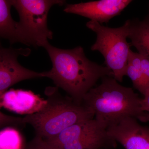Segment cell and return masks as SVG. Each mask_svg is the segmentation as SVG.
Listing matches in <instances>:
<instances>
[{"mask_svg":"<svg viewBox=\"0 0 149 149\" xmlns=\"http://www.w3.org/2000/svg\"><path fill=\"white\" fill-rule=\"evenodd\" d=\"M44 48L52 64L50 70L44 72L45 77L52 80L56 87L66 92L77 103L82 104L84 97L100 78L113 77L112 72L106 66L87 58L80 46L63 49L49 42Z\"/></svg>","mask_w":149,"mask_h":149,"instance_id":"1","label":"cell"},{"mask_svg":"<svg viewBox=\"0 0 149 149\" xmlns=\"http://www.w3.org/2000/svg\"><path fill=\"white\" fill-rule=\"evenodd\" d=\"M82 104L107 127L125 117L149 121V114L143 109L142 99L132 88L120 85L113 77L102 78L100 85L87 93Z\"/></svg>","mask_w":149,"mask_h":149,"instance_id":"2","label":"cell"},{"mask_svg":"<svg viewBox=\"0 0 149 149\" xmlns=\"http://www.w3.org/2000/svg\"><path fill=\"white\" fill-rule=\"evenodd\" d=\"M45 94L47 97L45 106L35 113L22 117L25 124L34 128L35 136L44 140L56 137L75 123L94 118L83 104L63 96L57 87H47Z\"/></svg>","mask_w":149,"mask_h":149,"instance_id":"3","label":"cell"},{"mask_svg":"<svg viewBox=\"0 0 149 149\" xmlns=\"http://www.w3.org/2000/svg\"><path fill=\"white\" fill-rule=\"evenodd\" d=\"M86 26L96 33L95 42L91 50L98 51L103 56L107 67L111 70L113 77L121 82L126 76L130 43L127 42L128 20L123 26L117 28L106 27L97 22L90 20Z\"/></svg>","mask_w":149,"mask_h":149,"instance_id":"4","label":"cell"},{"mask_svg":"<svg viewBox=\"0 0 149 149\" xmlns=\"http://www.w3.org/2000/svg\"><path fill=\"white\" fill-rule=\"evenodd\" d=\"M12 6L18 12L19 31L22 43L44 47L53 38V32L48 28L49 11L54 5H63L60 0H12Z\"/></svg>","mask_w":149,"mask_h":149,"instance_id":"5","label":"cell"},{"mask_svg":"<svg viewBox=\"0 0 149 149\" xmlns=\"http://www.w3.org/2000/svg\"><path fill=\"white\" fill-rule=\"evenodd\" d=\"M107 126L95 118L71 125L46 143L54 149H110L116 142L108 133Z\"/></svg>","mask_w":149,"mask_h":149,"instance_id":"6","label":"cell"},{"mask_svg":"<svg viewBox=\"0 0 149 149\" xmlns=\"http://www.w3.org/2000/svg\"><path fill=\"white\" fill-rule=\"evenodd\" d=\"M29 49L3 47L0 44V94L15 84L23 80L45 77L44 72H35L19 64L18 56H27Z\"/></svg>","mask_w":149,"mask_h":149,"instance_id":"7","label":"cell"},{"mask_svg":"<svg viewBox=\"0 0 149 149\" xmlns=\"http://www.w3.org/2000/svg\"><path fill=\"white\" fill-rule=\"evenodd\" d=\"M130 0H99L67 4L65 12L74 14L90 19L100 24L107 23L111 19L117 16L130 3Z\"/></svg>","mask_w":149,"mask_h":149,"instance_id":"8","label":"cell"},{"mask_svg":"<svg viewBox=\"0 0 149 149\" xmlns=\"http://www.w3.org/2000/svg\"><path fill=\"white\" fill-rule=\"evenodd\" d=\"M107 130L125 149H149V127L141 125L134 118H122L109 126Z\"/></svg>","mask_w":149,"mask_h":149,"instance_id":"9","label":"cell"},{"mask_svg":"<svg viewBox=\"0 0 149 149\" xmlns=\"http://www.w3.org/2000/svg\"><path fill=\"white\" fill-rule=\"evenodd\" d=\"M46 103V100L32 91L10 90L0 94V108L19 114H33L42 109Z\"/></svg>","mask_w":149,"mask_h":149,"instance_id":"10","label":"cell"},{"mask_svg":"<svg viewBox=\"0 0 149 149\" xmlns=\"http://www.w3.org/2000/svg\"><path fill=\"white\" fill-rule=\"evenodd\" d=\"M128 38L131 46L137 49L139 53L149 60V8L148 13L143 20L138 19H128Z\"/></svg>","mask_w":149,"mask_h":149,"instance_id":"11","label":"cell"},{"mask_svg":"<svg viewBox=\"0 0 149 149\" xmlns=\"http://www.w3.org/2000/svg\"><path fill=\"white\" fill-rule=\"evenodd\" d=\"M12 6L11 1L0 0V37L8 40L11 44L22 43L18 22L11 14Z\"/></svg>","mask_w":149,"mask_h":149,"instance_id":"12","label":"cell"},{"mask_svg":"<svg viewBox=\"0 0 149 149\" xmlns=\"http://www.w3.org/2000/svg\"><path fill=\"white\" fill-rule=\"evenodd\" d=\"M25 146L17 128L8 127L0 130V149H24Z\"/></svg>","mask_w":149,"mask_h":149,"instance_id":"13","label":"cell"},{"mask_svg":"<svg viewBox=\"0 0 149 149\" xmlns=\"http://www.w3.org/2000/svg\"><path fill=\"white\" fill-rule=\"evenodd\" d=\"M126 76L130 77L134 88L143 95L149 88V84L144 77L141 69L136 68L128 63L126 68Z\"/></svg>","mask_w":149,"mask_h":149,"instance_id":"14","label":"cell"},{"mask_svg":"<svg viewBox=\"0 0 149 149\" xmlns=\"http://www.w3.org/2000/svg\"><path fill=\"white\" fill-rule=\"evenodd\" d=\"M25 125L22 118L8 115L0 111V130L8 127L22 128Z\"/></svg>","mask_w":149,"mask_h":149,"instance_id":"15","label":"cell"},{"mask_svg":"<svg viewBox=\"0 0 149 149\" xmlns=\"http://www.w3.org/2000/svg\"><path fill=\"white\" fill-rule=\"evenodd\" d=\"M24 149H54L50 146L40 137L35 136L29 143L26 144Z\"/></svg>","mask_w":149,"mask_h":149,"instance_id":"16","label":"cell"},{"mask_svg":"<svg viewBox=\"0 0 149 149\" xmlns=\"http://www.w3.org/2000/svg\"><path fill=\"white\" fill-rule=\"evenodd\" d=\"M141 70L149 84V60L141 56Z\"/></svg>","mask_w":149,"mask_h":149,"instance_id":"17","label":"cell"},{"mask_svg":"<svg viewBox=\"0 0 149 149\" xmlns=\"http://www.w3.org/2000/svg\"><path fill=\"white\" fill-rule=\"evenodd\" d=\"M143 96V98L142 99L143 109L149 114V88L146 91Z\"/></svg>","mask_w":149,"mask_h":149,"instance_id":"18","label":"cell"}]
</instances>
